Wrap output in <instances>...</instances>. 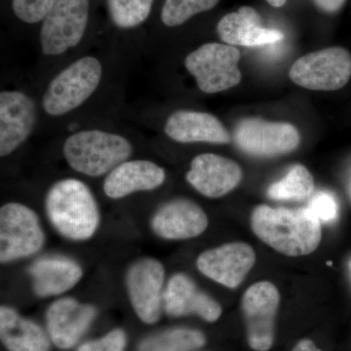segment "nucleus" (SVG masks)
<instances>
[{
  "instance_id": "f257e3e1",
  "label": "nucleus",
  "mask_w": 351,
  "mask_h": 351,
  "mask_svg": "<svg viewBox=\"0 0 351 351\" xmlns=\"http://www.w3.org/2000/svg\"><path fill=\"white\" fill-rule=\"evenodd\" d=\"M250 223L261 241L288 257L309 255L322 240L321 221L307 206L291 209L258 205L252 212Z\"/></svg>"
},
{
  "instance_id": "f03ea898",
  "label": "nucleus",
  "mask_w": 351,
  "mask_h": 351,
  "mask_svg": "<svg viewBox=\"0 0 351 351\" xmlns=\"http://www.w3.org/2000/svg\"><path fill=\"white\" fill-rule=\"evenodd\" d=\"M51 223L66 239L83 241L93 237L100 221L93 193L82 181L64 179L51 186L45 200Z\"/></svg>"
},
{
  "instance_id": "7ed1b4c3",
  "label": "nucleus",
  "mask_w": 351,
  "mask_h": 351,
  "mask_svg": "<svg viewBox=\"0 0 351 351\" xmlns=\"http://www.w3.org/2000/svg\"><path fill=\"white\" fill-rule=\"evenodd\" d=\"M63 151L73 170L90 177H100L125 162L133 147L126 138L117 134L85 130L69 136Z\"/></svg>"
},
{
  "instance_id": "20e7f679",
  "label": "nucleus",
  "mask_w": 351,
  "mask_h": 351,
  "mask_svg": "<svg viewBox=\"0 0 351 351\" xmlns=\"http://www.w3.org/2000/svg\"><path fill=\"white\" fill-rule=\"evenodd\" d=\"M103 66L94 57H83L69 64L50 82L43 99V110L51 117H61L85 103L96 91Z\"/></svg>"
},
{
  "instance_id": "39448f33",
  "label": "nucleus",
  "mask_w": 351,
  "mask_h": 351,
  "mask_svg": "<svg viewBox=\"0 0 351 351\" xmlns=\"http://www.w3.org/2000/svg\"><path fill=\"white\" fill-rule=\"evenodd\" d=\"M240 51L226 43L203 44L184 60V66L201 91L219 93L239 85L241 73L239 63Z\"/></svg>"
},
{
  "instance_id": "423d86ee",
  "label": "nucleus",
  "mask_w": 351,
  "mask_h": 351,
  "mask_svg": "<svg viewBox=\"0 0 351 351\" xmlns=\"http://www.w3.org/2000/svg\"><path fill=\"white\" fill-rule=\"evenodd\" d=\"M289 76L293 82L306 89H341L351 77V54L343 47H329L309 53L293 64Z\"/></svg>"
},
{
  "instance_id": "0eeeda50",
  "label": "nucleus",
  "mask_w": 351,
  "mask_h": 351,
  "mask_svg": "<svg viewBox=\"0 0 351 351\" xmlns=\"http://www.w3.org/2000/svg\"><path fill=\"white\" fill-rule=\"evenodd\" d=\"M38 215L20 203H7L0 210V261L13 262L38 253L44 245Z\"/></svg>"
},
{
  "instance_id": "6e6552de",
  "label": "nucleus",
  "mask_w": 351,
  "mask_h": 351,
  "mask_svg": "<svg viewBox=\"0 0 351 351\" xmlns=\"http://www.w3.org/2000/svg\"><path fill=\"white\" fill-rule=\"evenodd\" d=\"M89 9V0H57L41 27L43 54L58 56L75 47L86 31Z\"/></svg>"
},
{
  "instance_id": "1a4fd4ad",
  "label": "nucleus",
  "mask_w": 351,
  "mask_h": 351,
  "mask_svg": "<svg viewBox=\"0 0 351 351\" xmlns=\"http://www.w3.org/2000/svg\"><path fill=\"white\" fill-rule=\"evenodd\" d=\"M279 306L280 293L269 281H258L245 291L241 309L252 350L267 351L274 346Z\"/></svg>"
},
{
  "instance_id": "9d476101",
  "label": "nucleus",
  "mask_w": 351,
  "mask_h": 351,
  "mask_svg": "<svg viewBox=\"0 0 351 351\" xmlns=\"http://www.w3.org/2000/svg\"><path fill=\"white\" fill-rule=\"evenodd\" d=\"M234 142L250 156L276 157L295 151L301 143V136L290 123L245 119L235 128Z\"/></svg>"
},
{
  "instance_id": "9b49d317",
  "label": "nucleus",
  "mask_w": 351,
  "mask_h": 351,
  "mask_svg": "<svg viewBox=\"0 0 351 351\" xmlns=\"http://www.w3.org/2000/svg\"><path fill=\"white\" fill-rule=\"evenodd\" d=\"M165 270L156 258H141L127 272L126 285L132 306L143 322L154 324L161 316Z\"/></svg>"
},
{
  "instance_id": "f8f14e48",
  "label": "nucleus",
  "mask_w": 351,
  "mask_h": 351,
  "mask_svg": "<svg viewBox=\"0 0 351 351\" xmlns=\"http://www.w3.org/2000/svg\"><path fill=\"white\" fill-rule=\"evenodd\" d=\"M255 250L244 242H230L203 252L196 265L203 276L230 289L239 287L255 265Z\"/></svg>"
},
{
  "instance_id": "ddd939ff",
  "label": "nucleus",
  "mask_w": 351,
  "mask_h": 351,
  "mask_svg": "<svg viewBox=\"0 0 351 351\" xmlns=\"http://www.w3.org/2000/svg\"><path fill=\"white\" fill-rule=\"evenodd\" d=\"M38 110L31 97L20 91L0 94V156H9L25 141L36 127Z\"/></svg>"
},
{
  "instance_id": "4468645a",
  "label": "nucleus",
  "mask_w": 351,
  "mask_h": 351,
  "mask_svg": "<svg viewBox=\"0 0 351 351\" xmlns=\"http://www.w3.org/2000/svg\"><path fill=\"white\" fill-rule=\"evenodd\" d=\"M243 173L239 163L214 154H199L193 158L186 181L201 195L223 197L237 188Z\"/></svg>"
},
{
  "instance_id": "2eb2a0df",
  "label": "nucleus",
  "mask_w": 351,
  "mask_h": 351,
  "mask_svg": "<svg viewBox=\"0 0 351 351\" xmlns=\"http://www.w3.org/2000/svg\"><path fill=\"white\" fill-rule=\"evenodd\" d=\"M97 315L93 306L64 298L53 302L46 313L48 334L60 350L76 346Z\"/></svg>"
},
{
  "instance_id": "dca6fc26",
  "label": "nucleus",
  "mask_w": 351,
  "mask_h": 351,
  "mask_svg": "<svg viewBox=\"0 0 351 351\" xmlns=\"http://www.w3.org/2000/svg\"><path fill=\"white\" fill-rule=\"evenodd\" d=\"M163 307L174 317L197 315L207 322H216L223 313L221 304L184 274L171 277L164 290Z\"/></svg>"
},
{
  "instance_id": "f3484780",
  "label": "nucleus",
  "mask_w": 351,
  "mask_h": 351,
  "mask_svg": "<svg viewBox=\"0 0 351 351\" xmlns=\"http://www.w3.org/2000/svg\"><path fill=\"white\" fill-rule=\"evenodd\" d=\"M209 221L202 208L193 201L178 198L159 208L152 219V230L168 240H186L199 237Z\"/></svg>"
},
{
  "instance_id": "a211bd4d",
  "label": "nucleus",
  "mask_w": 351,
  "mask_h": 351,
  "mask_svg": "<svg viewBox=\"0 0 351 351\" xmlns=\"http://www.w3.org/2000/svg\"><path fill=\"white\" fill-rule=\"evenodd\" d=\"M166 135L182 144L209 143L230 144V134L221 121L211 113L177 110L168 117L164 127Z\"/></svg>"
},
{
  "instance_id": "6ab92c4d",
  "label": "nucleus",
  "mask_w": 351,
  "mask_h": 351,
  "mask_svg": "<svg viewBox=\"0 0 351 351\" xmlns=\"http://www.w3.org/2000/svg\"><path fill=\"white\" fill-rule=\"evenodd\" d=\"M223 43L232 46L256 47L282 40L284 34L262 25V18L250 6H242L237 12L223 16L217 25Z\"/></svg>"
},
{
  "instance_id": "aec40b11",
  "label": "nucleus",
  "mask_w": 351,
  "mask_h": 351,
  "mask_svg": "<svg viewBox=\"0 0 351 351\" xmlns=\"http://www.w3.org/2000/svg\"><path fill=\"white\" fill-rule=\"evenodd\" d=\"M165 179L163 168L152 161H125L108 173L104 182V191L108 197L120 199L138 191H154Z\"/></svg>"
},
{
  "instance_id": "412c9836",
  "label": "nucleus",
  "mask_w": 351,
  "mask_h": 351,
  "mask_svg": "<svg viewBox=\"0 0 351 351\" xmlns=\"http://www.w3.org/2000/svg\"><path fill=\"white\" fill-rule=\"evenodd\" d=\"M32 287L38 297H50L66 293L80 282L82 267L75 261L63 256L38 258L29 269Z\"/></svg>"
},
{
  "instance_id": "4be33fe9",
  "label": "nucleus",
  "mask_w": 351,
  "mask_h": 351,
  "mask_svg": "<svg viewBox=\"0 0 351 351\" xmlns=\"http://www.w3.org/2000/svg\"><path fill=\"white\" fill-rule=\"evenodd\" d=\"M49 338L43 328L11 307L0 308V339L9 351H49Z\"/></svg>"
},
{
  "instance_id": "5701e85b",
  "label": "nucleus",
  "mask_w": 351,
  "mask_h": 351,
  "mask_svg": "<svg viewBox=\"0 0 351 351\" xmlns=\"http://www.w3.org/2000/svg\"><path fill=\"white\" fill-rule=\"evenodd\" d=\"M205 343L206 338L202 332L189 328H174L144 339L138 351H193Z\"/></svg>"
},
{
  "instance_id": "b1692460",
  "label": "nucleus",
  "mask_w": 351,
  "mask_h": 351,
  "mask_svg": "<svg viewBox=\"0 0 351 351\" xmlns=\"http://www.w3.org/2000/svg\"><path fill=\"white\" fill-rule=\"evenodd\" d=\"M313 193V176L304 165L298 164L282 180L269 186L267 195L274 200L302 201L311 198Z\"/></svg>"
},
{
  "instance_id": "393cba45",
  "label": "nucleus",
  "mask_w": 351,
  "mask_h": 351,
  "mask_svg": "<svg viewBox=\"0 0 351 351\" xmlns=\"http://www.w3.org/2000/svg\"><path fill=\"white\" fill-rule=\"evenodd\" d=\"M152 4L154 0H108L110 19L121 29L143 24L151 14Z\"/></svg>"
},
{
  "instance_id": "a878e982",
  "label": "nucleus",
  "mask_w": 351,
  "mask_h": 351,
  "mask_svg": "<svg viewBox=\"0 0 351 351\" xmlns=\"http://www.w3.org/2000/svg\"><path fill=\"white\" fill-rule=\"evenodd\" d=\"M219 0H165L161 20L167 27H178L197 14L213 9Z\"/></svg>"
},
{
  "instance_id": "bb28decb",
  "label": "nucleus",
  "mask_w": 351,
  "mask_h": 351,
  "mask_svg": "<svg viewBox=\"0 0 351 351\" xmlns=\"http://www.w3.org/2000/svg\"><path fill=\"white\" fill-rule=\"evenodd\" d=\"M57 0H12L14 14L27 24L43 21Z\"/></svg>"
},
{
  "instance_id": "cd10ccee",
  "label": "nucleus",
  "mask_w": 351,
  "mask_h": 351,
  "mask_svg": "<svg viewBox=\"0 0 351 351\" xmlns=\"http://www.w3.org/2000/svg\"><path fill=\"white\" fill-rule=\"evenodd\" d=\"M127 337L121 329H114L103 338L86 341L78 348L77 351H124Z\"/></svg>"
},
{
  "instance_id": "c85d7f7f",
  "label": "nucleus",
  "mask_w": 351,
  "mask_h": 351,
  "mask_svg": "<svg viewBox=\"0 0 351 351\" xmlns=\"http://www.w3.org/2000/svg\"><path fill=\"white\" fill-rule=\"evenodd\" d=\"M307 208L320 221H331L336 218L338 213V205L334 196L325 191H319L313 195L309 198Z\"/></svg>"
},
{
  "instance_id": "c756f323",
  "label": "nucleus",
  "mask_w": 351,
  "mask_h": 351,
  "mask_svg": "<svg viewBox=\"0 0 351 351\" xmlns=\"http://www.w3.org/2000/svg\"><path fill=\"white\" fill-rule=\"evenodd\" d=\"M315 5L328 13H335L343 6L346 0H313Z\"/></svg>"
},
{
  "instance_id": "7c9ffc66",
  "label": "nucleus",
  "mask_w": 351,
  "mask_h": 351,
  "mask_svg": "<svg viewBox=\"0 0 351 351\" xmlns=\"http://www.w3.org/2000/svg\"><path fill=\"white\" fill-rule=\"evenodd\" d=\"M292 351H322L315 346V343H313L311 339H302L300 341L297 345L295 346V348H293Z\"/></svg>"
},
{
  "instance_id": "2f4dec72",
  "label": "nucleus",
  "mask_w": 351,
  "mask_h": 351,
  "mask_svg": "<svg viewBox=\"0 0 351 351\" xmlns=\"http://www.w3.org/2000/svg\"><path fill=\"white\" fill-rule=\"evenodd\" d=\"M267 1L269 2L270 5L278 8V7H282L287 0H267Z\"/></svg>"
}]
</instances>
